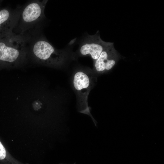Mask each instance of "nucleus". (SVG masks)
Masks as SVG:
<instances>
[{
    "instance_id": "obj_7",
    "label": "nucleus",
    "mask_w": 164,
    "mask_h": 164,
    "mask_svg": "<svg viewBox=\"0 0 164 164\" xmlns=\"http://www.w3.org/2000/svg\"><path fill=\"white\" fill-rule=\"evenodd\" d=\"M20 9L21 6L15 9H0V39L13 32L19 19Z\"/></svg>"
},
{
    "instance_id": "obj_6",
    "label": "nucleus",
    "mask_w": 164,
    "mask_h": 164,
    "mask_svg": "<svg viewBox=\"0 0 164 164\" xmlns=\"http://www.w3.org/2000/svg\"><path fill=\"white\" fill-rule=\"evenodd\" d=\"M113 44L111 43L94 62L92 71L95 74H101L110 70L121 58V55L115 49Z\"/></svg>"
},
{
    "instance_id": "obj_1",
    "label": "nucleus",
    "mask_w": 164,
    "mask_h": 164,
    "mask_svg": "<svg viewBox=\"0 0 164 164\" xmlns=\"http://www.w3.org/2000/svg\"><path fill=\"white\" fill-rule=\"evenodd\" d=\"M25 37L28 57L38 63L53 67H60L64 64L67 58L66 53L55 48L41 31Z\"/></svg>"
},
{
    "instance_id": "obj_3",
    "label": "nucleus",
    "mask_w": 164,
    "mask_h": 164,
    "mask_svg": "<svg viewBox=\"0 0 164 164\" xmlns=\"http://www.w3.org/2000/svg\"><path fill=\"white\" fill-rule=\"evenodd\" d=\"M26 37L12 33L0 39V66L14 67L23 65L28 59Z\"/></svg>"
},
{
    "instance_id": "obj_2",
    "label": "nucleus",
    "mask_w": 164,
    "mask_h": 164,
    "mask_svg": "<svg viewBox=\"0 0 164 164\" xmlns=\"http://www.w3.org/2000/svg\"><path fill=\"white\" fill-rule=\"evenodd\" d=\"M47 2L31 0L21 6L19 19L13 32L28 36L41 31L46 18L44 11Z\"/></svg>"
},
{
    "instance_id": "obj_8",
    "label": "nucleus",
    "mask_w": 164,
    "mask_h": 164,
    "mask_svg": "<svg viewBox=\"0 0 164 164\" xmlns=\"http://www.w3.org/2000/svg\"><path fill=\"white\" fill-rule=\"evenodd\" d=\"M5 160L8 164H21V162L12 157L7 152L5 148L0 141V160Z\"/></svg>"
},
{
    "instance_id": "obj_5",
    "label": "nucleus",
    "mask_w": 164,
    "mask_h": 164,
    "mask_svg": "<svg viewBox=\"0 0 164 164\" xmlns=\"http://www.w3.org/2000/svg\"><path fill=\"white\" fill-rule=\"evenodd\" d=\"M103 41L99 33L89 35L81 43L76 53L78 56L90 55L94 62L99 57L103 50L111 43Z\"/></svg>"
},
{
    "instance_id": "obj_4",
    "label": "nucleus",
    "mask_w": 164,
    "mask_h": 164,
    "mask_svg": "<svg viewBox=\"0 0 164 164\" xmlns=\"http://www.w3.org/2000/svg\"><path fill=\"white\" fill-rule=\"evenodd\" d=\"M92 70L89 72L83 70H77L73 75L72 83L77 97L78 111L90 116L96 126L97 122L91 113V108L88 102V95L97 80Z\"/></svg>"
},
{
    "instance_id": "obj_9",
    "label": "nucleus",
    "mask_w": 164,
    "mask_h": 164,
    "mask_svg": "<svg viewBox=\"0 0 164 164\" xmlns=\"http://www.w3.org/2000/svg\"><path fill=\"white\" fill-rule=\"evenodd\" d=\"M76 164V163L75 162L73 164ZM61 164V163H60V164Z\"/></svg>"
}]
</instances>
